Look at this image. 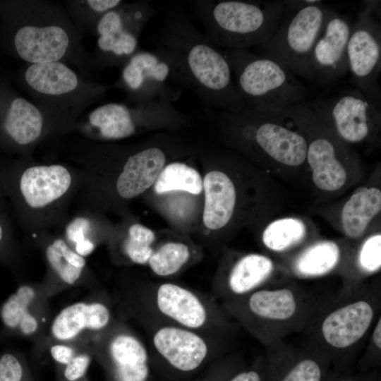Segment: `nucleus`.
<instances>
[{
  "instance_id": "1",
  "label": "nucleus",
  "mask_w": 381,
  "mask_h": 381,
  "mask_svg": "<svg viewBox=\"0 0 381 381\" xmlns=\"http://www.w3.org/2000/svg\"><path fill=\"white\" fill-rule=\"evenodd\" d=\"M155 51L168 63L171 79L207 107L237 112L246 107L224 52L212 44L181 12L164 20Z\"/></svg>"
},
{
  "instance_id": "2",
  "label": "nucleus",
  "mask_w": 381,
  "mask_h": 381,
  "mask_svg": "<svg viewBox=\"0 0 381 381\" xmlns=\"http://www.w3.org/2000/svg\"><path fill=\"white\" fill-rule=\"evenodd\" d=\"M83 181V172L74 165L40 162L32 157L0 170L4 193L29 236L61 228Z\"/></svg>"
},
{
  "instance_id": "3",
  "label": "nucleus",
  "mask_w": 381,
  "mask_h": 381,
  "mask_svg": "<svg viewBox=\"0 0 381 381\" xmlns=\"http://www.w3.org/2000/svg\"><path fill=\"white\" fill-rule=\"evenodd\" d=\"M23 79L32 102L49 123L53 139L75 133L83 111L111 88L82 76L62 62L29 64Z\"/></svg>"
},
{
  "instance_id": "4",
  "label": "nucleus",
  "mask_w": 381,
  "mask_h": 381,
  "mask_svg": "<svg viewBox=\"0 0 381 381\" xmlns=\"http://www.w3.org/2000/svg\"><path fill=\"white\" fill-rule=\"evenodd\" d=\"M20 23L13 35L18 56L29 64L62 62L81 67L89 59L82 34L59 4L41 0L22 3Z\"/></svg>"
},
{
  "instance_id": "5",
  "label": "nucleus",
  "mask_w": 381,
  "mask_h": 381,
  "mask_svg": "<svg viewBox=\"0 0 381 381\" xmlns=\"http://www.w3.org/2000/svg\"><path fill=\"white\" fill-rule=\"evenodd\" d=\"M190 4L205 37L225 50H248L267 41L286 8L284 1L198 0Z\"/></svg>"
},
{
  "instance_id": "6",
  "label": "nucleus",
  "mask_w": 381,
  "mask_h": 381,
  "mask_svg": "<svg viewBox=\"0 0 381 381\" xmlns=\"http://www.w3.org/2000/svg\"><path fill=\"white\" fill-rule=\"evenodd\" d=\"M229 315L266 345L308 325L319 307L306 291L294 287H261L222 301Z\"/></svg>"
},
{
  "instance_id": "7",
  "label": "nucleus",
  "mask_w": 381,
  "mask_h": 381,
  "mask_svg": "<svg viewBox=\"0 0 381 381\" xmlns=\"http://www.w3.org/2000/svg\"><path fill=\"white\" fill-rule=\"evenodd\" d=\"M224 52L246 107L278 116L289 107L303 102L307 97L306 87L275 61L246 49Z\"/></svg>"
},
{
  "instance_id": "8",
  "label": "nucleus",
  "mask_w": 381,
  "mask_h": 381,
  "mask_svg": "<svg viewBox=\"0 0 381 381\" xmlns=\"http://www.w3.org/2000/svg\"><path fill=\"white\" fill-rule=\"evenodd\" d=\"M136 303L135 315L142 322L166 323L214 333L231 329L229 315L214 298L176 283L164 282L138 291Z\"/></svg>"
},
{
  "instance_id": "9",
  "label": "nucleus",
  "mask_w": 381,
  "mask_h": 381,
  "mask_svg": "<svg viewBox=\"0 0 381 381\" xmlns=\"http://www.w3.org/2000/svg\"><path fill=\"white\" fill-rule=\"evenodd\" d=\"M380 291H350L320 306L307 327H313V346L320 356L353 349L373 327L380 308Z\"/></svg>"
},
{
  "instance_id": "10",
  "label": "nucleus",
  "mask_w": 381,
  "mask_h": 381,
  "mask_svg": "<svg viewBox=\"0 0 381 381\" xmlns=\"http://www.w3.org/2000/svg\"><path fill=\"white\" fill-rule=\"evenodd\" d=\"M291 13L286 8L274 35L254 47V53L270 58L298 75L312 81L310 60L313 49L332 8L320 1H294Z\"/></svg>"
},
{
  "instance_id": "11",
  "label": "nucleus",
  "mask_w": 381,
  "mask_h": 381,
  "mask_svg": "<svg viewBox=\"0 0 381 381\" xmlns=\"http://www.w3.org/2000/svg\"><path fill=\"white\" fill-rule=\"evenodd\" d=\"M173 100L165 97L146 103H107L80 118L75 133L91 141H109L128 138L143 128L186 121Z\"/></svg>"
},
{
  "instance_id": "12",
  "label": "nucleus",
  "mask_w": 381,
  "mask_h": 381,
  "mask_svg": "<svg viewBox=\"0 0 381 381\" xmlns=\"http://www.w3.org/2000/svg\"><path fill=\"white\" fill-rule=\"evenodd\" d=\"M145 1L126 2L103 15L97 23L95 64L123 66L137 52L140 35L155 15Z\"/></svg>"
},
{
  "instance_id": "13",
  "label": "nucleus",
  "mask_w": 381,
  "mask_h": 381,
  "mask_svg": "<svg viewBox=\"0 0 381 381\" xmlns=\"http://www.w3.org/2000/svg\"><path fill=\"white\" fill-rule=\"evenodd\" d=\"M378 1H371L358 13L347 45L349 72L357 89L380 109L379 85L381 28L374 13Z\"/></svg>"
},
{
  "instance_id": "14",
  "label": "nucleus",
  "mask_w": 381,
  "mask_h": 381,
  "mask_svg": "<svg viewBox=\"0 0 381 381\" xmlns=\"http://www.w3.org/2000/svg\"><path fill=\"white\" fill-rule=\"evenodd\" d=\"M150 349L176 370L188 373L200 367L219 350V339L224 333L205 332L170 324L143 322Z\"/></svg>"
},
{
  "instance_id": "15",
  "label": "nucleus",
  "mask_w": 381,
  "mask_h": 381,
  "mask_svg": "<svg viewBox=\"0 0 381 381\" xmlns=\"http://www.w3.org/2000/svg\"><path fill=\"white\" fill-rule=\"evenodd\" d=\"M306 104L320 123L331 125L348 143L366 140L380 123V109L358 89L345 90L332 97L313 99Z\"/></svg>"
},
{
  "instance_id": "16",
  "label": "nucleus",
  "mask_w": 381,
  "mask_h": 381,
  "mask_svg": "<svg viewBox=\"0 0 381 381\" xmlns=\"http://www.w3.org/2000/svg\"><path fill=\"white\" fill-rule=\"evenodd\" d=\"M93 337L94 349L102 351L110 361L115 381H147L149 349L135 333L114 321Z\"/></svg>"
},
{
  "instance_id": "17",
  "label": "nucleus",
  "mask_w": 381,
  "mask_h": 381,
  "mask_svg": "<svg viewBox=\"0 0 381 381\" xmlns=\"http://www.w3.org/2000/svg\"><path fill=\"white\" fill-rule=\"evenodd\" d=\"M170 67L155 50L137 51L122 66L116 85L133 103H146L162 97H174L168 89ZM172 80V79H171Z\"/></svg>"
},
{
  "instance_id": "18",
  "label": "nucleus",
  "mask_w": 381,
  "mask_h": 381,
  "mask_svg": "<svg viewBox=\"0 0 381 381\" xmlns=\"http://www.w3.org/2000/svg\"><path fill=\"white\" fill-rule=\"evenodd\" d=\"M351 24L333 10L313 49L310 69L312 81L325 86L349 72L347 45Z\"/></svg>"
},
{
  "instance_id": "19",
  "label": "nucleus",
  "mask_w": 381,
  "mask_h": 381,
  "mask_svg": "<svg viewBox=\"0 0 381 381\" xmlns=\"http://www.w3.org/2000/svg\"><path fill=\"white\" fill-rule=\"evenodd\" d=\"M49 291L44 284L24 283L0 305V320L8 334L38 338L47 327Z\"/></svg>"
},
{
  "instance_id": "20",
  "label": "nucleus",
  "mask_w": 381,
  "mask_h": 381,
  "mask_svg": "<svg viewBox=\"0 0 381 381\" xmlns=\"http://www.w3.org/2000/svg\"><path fill=\"white\" fill-rule=\"evenodd\" d=\"M41 251L47 265L44 284L54 287H71L89 282L91 277L85 258L78 254L60 234L43 231L30 236Z\"/></svg>"
},
{
  "instance_id": "21",
  "label": "nucleus",
  "mask_w": 381,
  "mask_h": 381,
  "mask_svg": "<svg viewBox=\"0 0 381 381\" xmlns=\"http://www.w3.org/2000/svg\"><path fill=\"white\" fill-rule=\"evenodd\" d=\"M114 321L111 308L104 300L78 301L56 314L49 324V332L54 342L75 344L85 336L102 333Z\"/></svg>"
},
{
  "instance_id": "22",
  "label": "nucleus",
  "mask_w": 381,
  "mask_h": 381,
  "mask_svg": "<svg viewBox=\"0 0 381 381\" xmlns=\"http://www.w3.org/2000/svg\"><path fill=\"white\" fill-rule=\"evenodd\" d=\"M166 160L164 150L158 146H148L128 153L114 179L116 197L128 200L142 194L156 182Z\"/></svg>"
},
{
  "instance_id": "23",
  "label": "nucleus",
  "mask_w": 381,
  "mask_h": 381,
  "mask_svg": "<svg viewBox=\"0 0 381 381\" xmlns=\"http://www.w3.org/2000/svg\"><path fill=\"white\" fill-rule=\"evenodd\" d=\"M273 269V262L267 256L246 255L232 266L225 282L215 288L214 294L222 301L248 294L262 287Z\"/></svg>"
},
{
  "instance_id": "24",
  "label": "nucleus",
  "mask_w": 381,
  "mask_h": 381,
  "mask_svg": "<svg viewBox=\"0 0 381 381\" xmlns=\"http://www.w3.org/2000/svg\"><path fill=\"white\" fill-rule=\"evenodd\" d=\"M307 142L306 159L313 169V180L320 189L335 190L346 182V173L337 158V147L328 136H315Z\"/></svg>"
},
{
  "instance_id": "25",
  "label": "nucleus",
  "mask_w": 381,
  "mask_h": 381,
  "mask_svg": "<svg viewBox=\"0 0 381 381\" xmlns=\"http://www.w3.org/2000/svg\"><path fill=\"white\" fill-rule=\"evenodd\" d=\"M205 192L203 222L210 229H218L230 220L236 203V190L229 177L219 171L207 173L202 181Z\"/></svg>"
},
{
  "instance_id": "26",
  "label": "nucleus",
  "mask_w": 381,
  "mask_h": 381,
  "mask_svg": "<svg viewBox=\"0 0 381 381\" xmlns=\"http://www.w3.org/2000/svg\"><path fill=\"white\" fill-rule=\"evenodd\" d=\"M59 230V234L71 248L86 258L102 241L105 228L97 210L80 208L68 216Z\"/></svg>"
},
{
  "instance_id": "27",
  "label": "nucleus",
  "mask_w": 381,
  "mask_h": 381,
  "mask_svg": "<svg viewBox=\"0 0 381 381\" xmlns=\"http://www.w3.org/2000/svg\"><path fill=\"white\" fill-rule=\"evenodd\" d=\"M380 209L381 192L378 188H357L342 209L341 222L345 234L353 238L361 236Z\"/></svg>"
},
{
  "instance_id": "28",
  "label": "nucleus",
  "mask_w": 381,
  "mask_h": 381,
  "mask_svg": "<svg viewBox=\"0 0 381 381\" xmlns=\"http://www.w3.org/2000/svg\"><path fill=\"white\" fill-rule=\"evenodd\" d=\"M340 250L334 242L316 243L298 255L293 263L294 272L299 277H315L332 271L340 260Z\"/></svg>"
},
{
  "instance_id": "29",
  "label": "nucleus",
  "mask_w": 381,
  "mask_h": 381,
  "mask_svg": "<svg viewBox=\"0 0 381 381\" xmlns=\"http://www.w3.org/2000/svg\"><path fill=\"white\" fill-rule=\"evenodd\" d=\"M155 235L149 228L140 224H132L121 238L119 253L129 262L135 265H147L155 251L152 245Z\"/></svg>"
},
{
  "instance_id": "30",
  "label": "nucleus",
  "mask_w": 381,
  "mask_h": 381,
  "mask_svg": "<svg viewBox=\"0 0 381 381\" xmlns=\"http://www.w3.org/2000/svg\"><path fill=\"white\" fill-rule=\"evenodd\" d=\"M155 190L157 193L183 190L198 195L202 190V181L195 169L181 162H173L162 170Z\"/></svg>"
},
{
  "instance_id": "31",
  "label": "nucleus",
  "mask_w": 381,
  "mask_h": 381,
  "mask_svg": "<svg viewBox=\"0 0 381 381\" xmlns=\"http://www.w3.org/2000/svg\"><path fill=\"white\" fill-rule=\"evenodd\" d=\"M306 234V226L300 219H280L267 226L262 234V242L270 250L281 252L300 243Z\"/></svg>"
},
{
  "instance_id": "32",
  "label": "nucleus",
  "mask_w": 381,
  "mask_h": 381,
  "mask_svg": "<svg viewBox=\"0 0 381 381\" xmlns=\"http://www.w3.org/2000/svg\"><path fill=\"white\" fill-rule=\"evenodd\" d=\"M190 259V248L182 242H167L158 247L148 262L154 274L169 277L179 272Z\"/></svg>"
},
{
  "instance_id": "33",
  "label": "nucleus",
  "mask_w": 381,
  "mask_h": 381,
  "mask_svg": "<svg viewBox=\"0 0 381 381\" xmlns=\"http://www.w3.org/2000/svg\"><path fill=\"white\" fill-rule=\"evenodd\" d=\"M121 0H83L67 1L66 11L81 32L93 31L100 18L123 3Z\"/></svg>"
},
{
  "instance_id": "34",
  "label": "nucleus",
  "mask_w": 381,
  "mask_h": 381,
  "mask_svg": "<svg viewBox=\"0 0 381 381\" xmlns=\"http://www.w3.org/2000/svg\"><path fill=\"white\" fill-rule=\"evenodd\" d=\"M288 355L289 361L278 381H322L323 365L322 357L313 351Z\"/></svg>"
},
{
  "instance_id": "35",
  "label": "nucleus",
  "mask_w": 381,
  "mask_h": 381,
  "mask_svg": "<svg viewBox=\"0 0 381 381\" xmlns=\"http://www.w3.org/2000/svg\"><path fill=\"white\" fill-rule=\"evenodd\" d=\"M358 264L365 273H374L381 267V235L369 237L363 243L358 255Z\"/></svg>"
},
{
  "instance_id": "36",
  "label": "nucleus",
  "mask_w": 381,
  "mask_h": 381,
  "mask_svg": "<svg viewBox=\"0 0 381 381\" xmlns=\"http://www.w3.org/2000/svg\"><path fill=\"white\" fill-rule=\"evenodd\" d=\"M20 258V251L12 231L0 212V264L13 267Z\"/></svg>"
},
{
  "instance_id": "37",
  "label": "nucleus",
  "mask_w": 381,
  "mask_h": 381,
  "mask_svg": "<svg viewBox=\"0 0 381 381\" xmlns=\"http://www.w3.org/2000/svg\"><path fill=\"white\" fill-rule=\"evenodd\" d=\"M23 361L16 352L7 349L0 355V381H23Z\"/></svg>"
},
{
  "instance_id": "38",
  "label": "nucleus",
  "mask_w": 381,
  "mask_h": 381,
  "mask_svg": "<svg viewBox=\"0 0 381 381\" xmlns=\"http://www.w3.org/2000/svg\"><path fill=\"white\" fill-rule=\"evenodd\" d=\"M91 360L90 353L78 352L72 360L66 365L64 375L69 381H75L85 373Z\"/></svg>"
},
{
  "instance_id": "39",
  "label": "nucleus",
  "mask_w": 381,
  "mask_h": 381,
  "mask_svg": "<svg viewBox=\"0 0 381 381\" xmlns=\"http://www.w3.org/2000/svg\"><path fill=\"white\" fill-rule=\"evenodd\" d=\"M49 353L56 363L66 365L78 353V348L75 344L53 342L49 348Z\"/></svg>"
},
{
  "instance_id": "40",
  "label": "nucleus",
  "mask_w": 381,
  "mask_h": 381,
  "mask_svg": "<svg viewBox=\"0 0 381 381\" xmlns=\"http://www.w3.org/2000/svg\"><path fill=\"white\" fill-rule=\"evenodd\" d=\"M228 381H262V378L258 370H249L237 373Z\"/></svg>"
},
{
  "instance_id": "41",
  "label": "nucleus",
  "mask_w": 381,
  "mask_h": 381,
  "mask_svg": "<svg viewBox=\"0 0 381 381\" xmlns=\"http://www.w3.org/2000/svg\"><path fill=\"white\" fill-rule=\"evenodd\" d=\"M4 196H5V194L4 193V190H3V188L0 182V212H1V210L4 205Z\"/></svg>"
},
{
  "instance_id": "42",
  "label": "nucleus",
  "mask_w": 381,
  "mask_h": 381,
  "mask_svg": "<svg viewBox=\"0 0 381 381\" xmlns=\"http://www.w3.org/2000/svg\"><path fill=\"white\" fill-rule=\"evenodd\" d=\"M339 381H356V380H350V379H344V380H340Z\"/></svg>"
}]
</instances>
